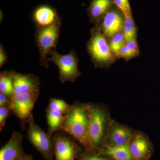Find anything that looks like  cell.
I'll use <instances>...</instances> for the list:
<instances>
[{"mask_svg":"<svg viewBox=\"0 0 160 160\" xmlns=\"http://www.w3.org/2000/svg\"><path fill=\"white\" fill-rule=\"evenodd\" d=\"M88 104L76 102L66 114L62 131L69 135L88 151L94 149L88 134Z\"/></svg>","mask_w":160,"mask_h":160,"instance_id":"cell-1","label":"cell"},{"mask_svg":"<svg viewBox=\"0 0 160 160\" xmlns=\"http://www.w3.org/2000/svg\"><path fill=\"white\" fill-rule=\"evenodd\" d=\"M86 47L92 61L96 67H106L115 60L107 38L97 25L91 29V37Z\"/></svg>","mask_w":160,"mask_h":160,"instance_id":"cell-2","label":"cell"},{"mask_svg":"<svg viewBox=\"0 0 160 160\" xmlns=\"http://www.w3.org/2000/svg\"><path fill=\"white\" fill-rule=\"evenodd\" d=\"M62 23L48 27L36 28L34 40L39 52L40 65L48 68V55L52 49H55L59 38Z\"/></svg>","mask_w":160,"mask_h":160,"instance_id":"cell-3","label":"cell"},{"mask_svg":"<svg viewBox=\"0 0 160 160\" xmlns=\"http://www.w3.org/2000/svg\"><path fill=\"white\" fill-rule=\"evenodd\" d=\"M49 55L48 61L54 63L59 69V80L61 82H74L81 75L78 66L79 59L74 50L68 54L61 55L55 48L51 50Z\"/></svg>","mask_w":160,"mask_h":160,"instance_id":"cell-4","label":"cell"},{"mask_svg":"<svg viewBox=\"0 0 160 160\" xmlns=\"http://www.w3.org/2000/svg\"><path fill=\"white\" fill-rule=\"evenodd\" d=\"M28 124L27 137L29 142L45 160H53L54 145L52 136L38 126L32 115Z\"/></svg>","mask_w":160,"mask_h":160,"instance_id":"cell-5","label":"cell"},{"mask_svg":"<svg viewBox=\"0 0 160 160\" xmlns=\"http://www.w3.org/2000/svg\"><path fill=\"white\" fill-rule=\"evenodd\" d=\"M40 92H28L14 95L11 98L10 107L12 114L18 119L22 130L26 129Z\"/></svg>","mask_w":160,"mask_h":160,"instance_id":"cell-6","label":"cell"},{"mask_svg":"<svg viewBox=\"0 0 160 160\" xmlns=\"http://www.w3.org/2000/svg\"><path fill=\"white\" fill-rule=\"evenodd\" d=\"M89 141L94 149H97L102 141L105 132L106 115L99 106L88 104Z\"/></svg>","mask_w":160,"mask_h":160,"instance_id":"cell-7","label":"cell"},{"mask_svg":"<svg viewBox=\"0 0 160 160\" xmlns=\"http://www.w3.org/2000/svg\"><path fill=\"white\" fill-rule=\"evenodd\" d=\"M54 141L55 160H75L78 153L76 141L62 131L52 135Z\"/></svg>","mask_w":160,"mask_h":160,"instance_id":"cell-8","label":"cell"},{"mask_svg":"<svg viewBox=\"0 0 160 160\" xmlns=\"http://www.w3.org/2000/svg\"><path fill=\"white\" fill-rule=\"evenodd\" d=\"M124 16L117 7L113 6L104 16L101 22L97 25L107 38L123 31Z\"/></svg>","mask_w":160,"mask_h":160,"instance_id":"cell-9","label":"cell"},{"mask_svg":"<svg viewBox=\"0 0 160 160\" xmlns=\"http://www.w3.org/2000/svg\"><path fill=\"white\" fill-rule=\"evenodd\" d=\"M32 18L36 27H48L56 24L62 23V19L57 10L46 4L36 7L32 14Z\"/></svg>","mask_w":160,"mask_h":160,"instance_id":"cell-10","label":"cell"},{"mask_svg":"<svg viewBox=\"0 0 160 160\" xmlns=\"http://www.w3.org/2000/svg\"><path fill=\"white\" fill-rule=\"evenodd\" d=\"M22 138L20 132H13L8 142L0 150V160H22L27 155L22 146Z\"/></svg>","mask_w":160,"mask_h":160,"instance_id":"cell-11","label":"cell"},{"mask_svg":"<svg viewBox=\"0 0 160 160\" xmlns=\"http://www.w3.org/2000/svg\"><path fill=\"white\" fill-rule=\"evenodd\" d=\"M10 71L14 86L13 96L28 92H40V82L38 76L31 73L22 74Z\"/></svg>","mask_w":160,"mask_h":160,"instance_id":"cell-12","label":"cell"},{"mask_svg":"<svg viewBox=\"0 0 160 160\" xmlns=\"http://www.w3.org/2000/svg\"><path fill=\"white\" fill-rule=\"evenodd\" d=\"M114 6L113 0H91L87 9L90 22L98 25L104 16Z\"/></svg>","mask_w":160,"mask_h":160,"instance_id":"cell-13","label":"cell"},{"mask_svg":"<svg viewBox=\"0 0 160 160\" xmlns=\"http://www.w3.org/2000/svg\"><path fill=\"white\" fill-rule=\"evenodd\" d=\"M66 115L47 107L46 116L48 125L47 132L49 135L52 136L56 132L62 131Z\"/></svg>","mask_w":160,"mask_h":160,"instance_id":"cell-14","label":"cell"},{"mask_svg":"<svg viewBox=\"0 0 160 160\" xmlns=\"http://www.w3.org/2000/svg\"><path fill=\"white\" fill-rule=\"evenodd\" d=\"M132 157L134 159L139 160L145 157L149 150L148 141L143 136H137L129 146Z\"/></svg>","mask_w":160,"mask_h":160,"instance_id":"cell-15","label":"cell"},{"mask_svg":"<svg viewBox=\"0 0 160 160\" xmlns=\"http://www.w3.org/2000/svg\"><path fill=\"white\" fill-rule=\"evenodd\" d=\"M101 153L110 157L114 160H131L132 158L129 144L107 146Z\"/></svg>","mask_w":160,"mask_h":160,"instance_id":"cell-16","label":"cell"},{"mask_svg":"<svg viewBox=\"0 0 160 160\" xmlns=\"http://www.w3.org/2000/svg\"><path fill=\"white\" fill-rule=\"evenodd\" d=\"M131 133L128 129L122 126H116L112 129L110 138L113 145L123 146L128 144Z\"/></svg>","mask_w":160,"mask_h":160,"instance_id":"cell-17","label":"cell"},{"mask_svg":"<svg viewBox=\"0 0 160 160\" xmlns=\"http://www.w3.org/2000/svg\"><path fill=\"white\" fill-rule=\"evenodd\" d=\"M0 92L11 98L14 95V86L10 70H4L0 73Z\"/></svg>","mask_w":160,"mask_h":160,"instance_id":"cell-18","label":"cell"},{"mask_svg":"<svg viewBox=\"0 0 160 160\" xmlns=\"http://www.w3.org/2000/svg\"><path fill=\"white\" fill-rule=\"evenodd\" d=\"M139 48L137 39L126 42L119 54L118 57L129 60L139 54Z\"/></svg>","mask_w":160,"mask_h":160,"instance_id":"cell-19","label":"cell"},{"mask_svg":"<svg viewBox=\"0 0 160 160\" xmlns=\"http://www.w3.org/2000/svg\"><path fill=\"white\" fill-rule=\"evenodd\" d=\"M124 16L123 32L126 42L137 39V31L132 15Z\"/></svg>","mask_w":160,"mask_h":160,"instance_id":"cell-20","label":"cell"},{"mask_svg":"<svg viewBox=\"0 0 160 160\" xmlns=\"http://www.w3.org/2000/svg\"><path fill=\"white\" fill-rule=\"evenodd\" d=\"M126 40L123 32H118L111 38L109 46L112 52L115 56L116 58L118 57L120 52Z\"/></svg>","mask_w":160,"mask_h":160,"instance_id":"cell-21","label":"cell"},{"mask_svg":"<svg viewBox=\"0 0 160 160\" xmlns=\"http://www.w3.org/2000/svg\"><path fill=\"white\" fill-rule=\"evenodd\" d=\"M71 106L64 100L55 98H50L48 107L66 115L70 110Z\"/></svg>","mask_w":160,"mask_h":160,"instance_id":"cell-22","label":"cell"},{"mask_svg":"<svg viewBox=\"0 0 160 160\" xmlns=\"http://www.w3.org/2000/svg\"><path fill=\"white\" fill-rule=\"evenodd\" d=\"M114 6L122 12L124 16L132 15L129 0H113Z\"/></svg>","mask_w":160,"mask_h":160,"instance_id":"cell-23","label":"cell"},{"mask_svg":"<svg viewBox=\"0 0 160 160\" xmlns=\"http://www.w3.org/2000/svg\"><path fill=\"white\" fill-rule=\"evenodd\" d=\"M12 113L10 107L8 106L0 107V131H2L6 124V120Z\"/></svg>","mask_w":160,"mask_h":160,"instance_id":"cell-24","label":"cell"},{"mask_svg":"<svg viewBox=\"0 0 160 160\" xmlns=\"http://www.w3.org/2000/svg\"><path fill=\"white\" fill-rule=\"evenodd\" d=\"M79 160H109L106 158L102 157L97 155L84 154L79 157Z\"/></svg>","mask_w":160,"mask_h":160,"instance_id":"cell-25","label":"cell"},{"mask_svg":"<svg viewBox=\"0 0 160 160\" xmlns=\"http://www.w3.org/2000/svg\"><path fill=\"white\" fill-rule=\"evenodd\" d=\"M8 56L6 53V49L2 44H0V68L2 67L8 61Z\"/></svg>","mask_w":160,"mask_h":160,"instance_id":"cell-26","label":"cell"},{"mask_svg":"<svg viewBox=\"0 0 160 160\" xmlns=\"http://www.w3.org/2000/svg\"><path fill=\"white\" fill-rule=\"evenodd\" d=\"M11 98L8 95L0 92V107L3 106H10L11 104Z\"/></svg>","mask_w":160,"mask_h":160,"instance_id":"cell-27","label":"cell"},{"mask_svg":"<svg viewBox=\"0 0 160 160\" xmlns=\"http://www.w3.org/2000/svg\"><path fill=\"white\" fill-rule=\"evenodd\" d=\"M22 160H33V157L30 155H26Z\"/></svg>","mask_w":160,"mask_h":160,"instance_id":"cell-28","label":"cell"}]
</instances>
